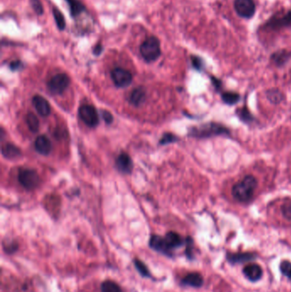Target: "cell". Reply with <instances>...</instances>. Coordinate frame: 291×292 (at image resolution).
Segmentation results:
<instances>
[{
  "mask_svg": "<svg viewBox=\"0 0 291 292\" xmlns=\"http://www.w3.org/2000/svg\"><path fill=\"white\" fill-rule=\"evenodd\" d=\"M146 99V92L142 87H138L132 91L129 97V101L134 106H140Z\"/></svg>",
  "mask_w": 291,
  "mask_h": 292,
  "instance_id": "cell-18",
  "label": "cell"
},
{
  "mask_svg": "<svg viewBox=\"0 0 291 292\" xmlns=\"http://www.w3.org/2000/svg\"><path fill=\"white\" fill-rule=\"evenodd\" d=\"M4 251L8 254L15 253V251L18 249V244L16 242H11V243H7L4 245Z\"/></svg>",
  "mask_w": 291,
  "mask_h": 292,
  "instance_id": "cell-30",
  "label": "cell"
},
{
  "mask_svg": "<svg viewBox=\"0 0 291 292\" xmlns=\"http://www.w3.org/2000/svg\"><path fill=\"white\" fill-rule=\"evenodd\" d=\"M233 262H242V261H249L251 260V254H230L229 259Z\"/></svg>",
  "mask_w": 291,
  "mask_h": 292,
  "instance_id": "cell-27",
  "label": "cell"
},
{
  "mask_svg": "<svg viewBox=\"0 0 291 292\" xmlns=\"http://www.w3.org/2000/svg\"><path fill=\"white\" fill-rule=\"evenodd\" d=\"M35 150L41 155L46 156L52 152V144L51 140L45 135L38 136L35 142Z\"/></svg>",
  "mask_w": 291,
  "mask_h": 292,
  "instance_id": "cell-11",
  "label": "cell"
},
{
  "mask_svg": "<svg viewBox=\"0 0 291 292\" xmlns=\"http://www.w3.org/2000/svg\"><path fill=\"white\" fill-rule=\"evenodd\" d=\"M234 7L236 13L243 18H251L255 13V4L254 0H235Z\"/></svg>",
  "mask_w": 291,
  "mask_h": 292,
  "instance_id": "cell-8",
  "label": "cell"
},
{
  "mask_svg": "<svg viewBox=\"0 0 291 292\" xmlns=\"http://www.w3.org/2000/svg\"><path fill=\"white\" fill-rule=\"evenodd\" d=\"M115 163L119 171H121L123 174H130L133 169L132 159L126 153H122L119 156Z\"/></svg>",
  "mask_w": 291,
  "mask_h": 292,
  "instance_id": "cell-12",
  "label": "cell"
},
{
  "mask_svg": "<svg viewBox=\"0 0 291 292\" xmlns=\"http://www.w3.org/2000/svg\"><path fill=\"white\" fill-rule=\"evenodd\" d=\"M149 247L153 249L154 251H157L159 253L163 254H166L167 256H172L173 255V251L168 247L166 244L165 237H161L158 235H152L149 239Z\"/></svg>",
  "mask_w": 291,
  "mask_h": 292,
  "instance_id": "cell-9",
  "label": "cell"
},
{
  "mask_svg": "<svg viewBox=\"0 0 291 292\" xmlns=\"http://www.w3.org/2000/svg\"><path fill=\"white\" fill-rule=\"evenodd\" d=\"M111 79L118 87H127L132 81V73L123 68H115L111 71Z\"/></svg>",
  "mask_w": 291,
  "mask_h": 292,
  "instance_id": "cell-6",
  "label": "cell"
},
{
  "mask_svg": "<svg viewBox=\"0 0 291 292\" xmlns=\"http://www.w3.org/2000/svg\"><path fill=\"white\" fill-rule=\"evenodd\" d=\"M289 54L286 52H281V53H276L273 57L274 62L277 65H283L285 62H287L289 59Z\"/></svg>",
  "mask_w": 291,
  "mask_h": 292,
  "instance_id": "cell-26",
  "label": "cell"
},
{
  "mask_svg": "<svg viewBox=\"0 0 291 292\" xmlns=\"http://www.w3.org/2000/svg\"><path fill=\"white\" fill-rule=\"evenodd\" d=\"M229 134V131L227 128L218 125V124H208V125H203L202 127L194 129L193 134L196 137H207L214 135H218V134Z\"/></svg>",
  "mask_w": 291,
  "mask_h": 292,
  "instance_id": "cell-7",
  "label": "cell"
},
{
  "mask_svg": "<svg viewBox=\"0 0 291 292\" xmlns=\"http://www.w3.org/2000/svg\"><path fill=\"white\" fill-rule=\"evenodd\" d=\"M102 292H122V290L118 284L111 280H106L101 285Z\"/></svg>",
  "mask_w": 291,
  "mask_h": 292,
  "instance_id": "cell-22",
  "label": "cell"
},
{
  "mask_svg": "<svg viewBox=\"0 0 291 292\" xmlns=\"http://www.w3.org/2000/svg\"><path fill=\"white\" fill-rule=\"evenodd\" d=\"M26 122L32 133H37L39 129V121L35 114L28 113L26 116Z\"/></svg>",
  "mask_w": 291,
  "mask_h": 292,
  "instance_id": "cell-20",
  "label": "cell"
},
{
  "mask_svg": "<svg viewBox=\"0 0 291 292\" xmlns=\"http://www.w3.org/2000/svg\"><path fill=\"white\" fill-rule=\"evenodd\" d=\"M243 273L251 281H257L262 276V269L259 265H248L243 269Z\"/></svg>",
  "mask_w": 291,
  "mask_h": 292,
  "instance_id": "cell-13",
  "label": "cell"
},
{
  "mask_svg": "<svg viewBox=\"0 0 291 292\" xmlns=\"http://www.w3.org/2000/svg\"><path fill=\"white\" fill-rule=\"evenodd\" d=\"M21 65H22V63H21V61H19V60H18V61H13L10 64V69L12 71H17L18 69H21Z\"/></svg>",
  "mask_w": 291,
  "mask_h": 292,
  "instance_id": "cell-35",
  "label": "cell"
},
{
  "mask_svg": "<svg viewBox=\"0 0 291 292\" xmlns=\"http://www.w3.org/2000/svg\"><path fill=\"white\" fill-rule=\"evenodd\" d=\"M165 240L168 247L173 251V249L181 247L184 244V241L179 234L174 232H169L165 236Z\"/></svg>",
  "mask_w": 291,
  "mask_h": 292,
  "instance_id": "cell-17",
  "label": "cell"
},
{
  "mask_svg": "<svg viewBox=\"0 0 291 292\" xmlns=\"http://www.w3.org/2000/svg\"><path fill=\"white\" fill-rule=\"evenodd\" d=\"M52 15L55 20V25L60 31H63L66 28V19L63 13L57 8H52Z\"/></svg>",
  "mask_w": 291,
  "mask_h": 292,
  "instance_id": "cell-19",
  "label": "cell"
},
{
  "mask_svg": "<svg viewBox=\"0 0 291 292\" xmlns=\"http://www.w3.org/2000/svg\"><path fill=\"white\" fill-rule=\"evenodd\" d=\"M238 114H239V117H241L242 120H246V121L253 120V117H251L250 112L245 108L238 110Z\"/></svg>",
  "mask_w": 291,
  "mask_h": 292,
  "instance_id": "cell-31",
  "label": "cell"
},
{
  "mask_svg": "<svg viewBox=\"0 0 291 292\" xmlns=\"http://www.w3.org/2000/svg\"><path fill=\"white\" fill-rule=\"evenodd\" d=\"M192 64L194 66L195 69L200 70L202 67V62L200 58H198V57H192Z\"/></svg>",
  "mask_w": 291,
  "mask_h": 292,
  "instance_id": "cell-34",
  "label": "cell"
},
{
  "mask_svg": "<svg viewBox=\"0 0 291 292\" xmlns=\"http://www.w3.org/2000/svg\"><path fill=\"white\" fill-rule=\"evenodd\" d=\"M256 186V179L253 175L245 176L239 182L234 185L232 195L237 201L246 203L252 198Z\"/></svg>",
  "mask_w": 291,
  "mask_h": 292,
  "instance_id": "cell-1",
  "label": "cell"
},
{
  "mask_svg": "<svg viewBox=\"0 0 291 292\" xmlns=\"http://www.w3.org/2000/svg\"><path fill=\"white\" fill-rule=\"evenodd\" d=\"M177 140V137H175L173 134H166L163 136L162 140H161V144H166L168 143H172L174 141Z\"/></svg>",
  "mask_w": 291,
  "mask_h": 292,
  "instance_id": "cell-32",
  "label": "cell"
},
{
  "mask_svg": "<svg viewBox=\"0 0 291 292\" xmlns=\"http://www.w3.org/2000/svg\"><path fill=\"white\" fill-rule=\"evenodd\" d=\"M239 94L236 93L229 92V93H224L222 94V99L229 105H233L237 103L239 101Z\"/></svg>",
  "mask_w": 291,
  "mask_h": 292,
  "instance_id": "cell-23",
  "label": "cell"
},
{
  "mask_svg": "<svg viewBox=\"0 0 291 292\" xmlns=\"http://www.w3.org/2000/svg\"><path fill=\"white\" fill-rule=\"evenodd\" d=\"M70 6V15L72 18H79L80 15L87 11V8L80 0H65Z\"/></svg>",
  "mask_w": 291,
  "mask_h": 292,
  "instance_id": "cell-15",
  "label": "cell"
},
{
  "mask_svg": "<svg viewBox=\"0 0 291 292\" xmlns=\"http://www.w3.org/2000/svg\"><path fill=\"white\" fill-rule=\"evenodd\" d=\"M102 117L104 118V121L107 124H111L114 120V117L112 116L110 112H109L107 110H104L102 113Z\"/></svg>",
  "mask_w": 291,
  "mask_h": 292,
  "instance_id": "cell-33",
  "label": "cell"
},
{
  "mask_svg": "<svg viewBox=\"0 0 291 292\" xmlns=\"http://www.w3.org/2000/svg\"><path fill=\"white\" fill-rule=\"evenodd\" d=\"M70 79L66 74H56L47 83L49 90L53 94H62L69 87Z\"/></svg>",
  "mask_w": 291,
  "mask_h": 292,
  "instance_id": "cell-4",
  "label": "cell"
},
{
  "mask_svg": "<svg viewBox=\"0 0 291 292\" xmlns=\"http://www.w3.org/2000/svg\"><path fill=\"white\" fill-rule=\"evenodd\" d=\"M79 116L84 123L89 127H97L99 123L98 114L92 105H82L79 109Z\"/></svg>",
  "mask_w": 291,
  "mask_h": 292,
  "instance_id": "cell-5",
  "label": "cell"
},
{
  "mask_svg": "<svg viewBox=\"0 0 291 292\" xmlns=\"http://www.w3.org/2000/svg\"><path fill=\"white\" fill-rule=\"evenodd\" d=\"M267 97L270 101L271 103L277 104L280 103L282 100L284 99V95L282 92L278 89H271L267 91Z\"/></svg>",
  "mask_w": 291,
  "mask_h": 292,
  "instance_id": "cell-21",
  "label": "cell"
},
{
  "mask_svg": "<svg viewBox=\"0 0 291 292\" xmlns=\"http://www.w3.org/2000/svg\"><path fill=\"white\" fill-rule=\"evenodd\" d=\"M29 3L31 5L32 9L34 10L35 13L38 16H42L44 14V7L40 0H29Z\"/></svg>",
  "mask_w": 291,
  "mask_h": 292,
  "instance_id": "cell-25",
  "label": "cell"
},
{
  "mask_svg": "<svg viewBox=\"0 0 291 292\" xmlns=\"http://www.w3.org/2000/svg\"><path fill=\"white\" fill-rule=\"evenodd\" d=\"M280 270L284 276H286L287 278L291 279V263L290 261H282L280 265Z\"/></svg>",
  "mask_w": 291,
  "mask_h": 292,
  "instance_id": "cell-28",
  "label": "cell"
},
{
  "mask_svg": "<svg viewBox=\"0 0 291 292\" xmlns=\"http://www.w3.org/2000/svg\"><path fill=\"white\" fill-rule=\"evenodd\" d=\"M33 104L35 110H37L41 117H48L51 113V106L48 101L45 99L44 97L36 95L33 97Z\"/></svg>",
  "mask_w": 291,
  "mask_h": 292,
  "instance_id": "cell-10",
  "label": "cell"
},
{
  "mask_svg": "<svg viewBox=\"0 0 291 292\" xmlns=\"http://www.w3.org/2000/svg\"><path fill=\"white\" fill-rule=\"evenodd\" d=\"M18 180L21 186L27 190H35L38 187L40 179L38 173L34 169H23L19 171Z\"/></svg>",
  "mask_w": 291,
  "mask_h": 292,
  "instance_id": "cell-3",
  "label": "cell"
},
{
  "mask_svg": "<svg viewBox=\"0 0 291 292\" xmlns=\"http://www.w3.org/2000/svg\"><path fill=\"white\" fill-rule=\"evenodd\" d=\"M139 52L146 62H155L162 54L159 39L156 36H149L140 45Z\"/></svg>",
  "mask_w": 291,
  "mask_h": 292,
  "instance_id": "cell-2",
  "label": "cell"
},
{
  "mask_svg": "<svg viewBox=\"0 0 291 292\" xmlns=\"http://www.w3.org/2000/svg\"><path fill=\"white\" fill-rule=\"evenodd\" d=\"M281 211L287 220H291V201H286L281 207Z\"/></svg>",
  "mask_w": 291,
  "mask_h": 292,
  "instance_id": "cell-29",
  "label": "cell"
},
{
  "mask_svg": "<svg viewBox=\"0 0 291 292\" xmlns=\"http://www.w3.org/2000/svg\"><path fill=\"white\" fill-rule=\"evenodd\" d=\"M104 51V47H103V45H100V44H97L93 49V54L95 56H99L101 53L103 52Z\"/></svg>",
  "mask_w": 291,
  "mask_h": 292,
  "instance_id": "cell-36",
  "label": "cell"
},
{
  "mask_svg": "<svg viewBox=\"0 0 291 292\" xmlns=\"http://www.w3.org/2000/svg\"><path fill=\"white\" fill-rule=\"evenodd\" d=\"M182 284L191 287H201L203 284V278L201 275L198 273H191L186 275L183 279H182Z\"/></svg>",
  "mask_w": 291,
  "mask_h": 292,
  "instance_id": "cell-14",
  "label": "cell"
},
{
  "mask_svg": "<svg viewBox=\"0 0 291 292\" xmlns=\"http://www.w3.org/2000/svg\"><path fill=\"white\" fill-rule=\"evenodd\" d=\"M2 155L4 156L5 158L14 160L21 156V150L14 144H5L2 146Z\"/></svg>",
  "mask_w": 291,
  "mask_h": 292,
  "instance_id": "cell-16",
  "label": "cell"
},
{
  "mask_svg": "<svg viewBox=\"0 0 291 292\" xmlns=\"http://www.w3.org/2000/svg\"><path fill=\"white\" fill-rule=\"evenodd\" d=\"M134 265H135V268L139 273L142 275L143 277H146V278H150V273H149V269L146 267V265L140 261L138 258H136L134 260Z\"/></svg>",
  "mask_w": 291,
  "mask_h": 292,
  "instance_id": "cell-24",
  "label": "cell"
}]
</instances>
